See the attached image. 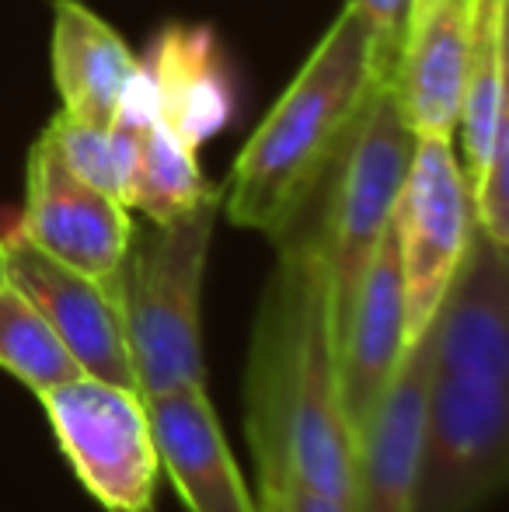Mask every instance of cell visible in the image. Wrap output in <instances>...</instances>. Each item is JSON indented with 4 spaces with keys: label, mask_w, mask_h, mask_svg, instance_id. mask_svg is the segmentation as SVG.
<instances>
[{
    "label": "cell",
    "mask_w": 509,
    "mask_h": 512,
    "mask_svg": "<svg viewBox=\"0 0 509 512\" xmlns=\"http://www.w3.org/2000/svg\"><path fill=\"white\" fill-rule=\"evenodd\" d=\"M276 269L258 300L245 366V436L258 485L286 481L353 499L356 436L339 387V307L311 199L276 237Z\"/></svg>",
    "instance_id": "1"
},
{
    "label": "cell",
    "mask_w": 509,
    "mask_h": 512,
    "mask_svg": "<svg viewBox=\"0 0 509 512\" xmlns=\"http://www.w3.org/2000/svg\"><path fill=\"white\" fill-rule=\"evenodd\" d=\"M426 335L419 512H478L509 474V258L471 230Z\"/></svg>",
    "instance_id": "2"
},
{
    "label": "cell",
    "mask_w": 509,
    "mask_h": 512,
    "mask_svg": "<svg viewBox=\"0 0 509 512\" xmlns=\"http://www.w3.org/2000/svg\"><path fill=\"white\" fill-rule=\"evenodd\" d=\"M377 84L384 77L374 28L353 4H342L290 88L241 147L220 189L227 220L276 237L335 161Z\"/></svg>",
    "instance_id": "3"
},
{
    "label": "cell",
    "mask_w": 509,
    "mask_h": 512,
    "mask_svg": "<svg viewBox=\"0 0 509 512\" xmlns=\"http://www.w3.org/2000/svg\"><path fill=\"white\" fill-rule=\"evenodd\" d=\"M220 192L171 223L129 237L119 276V310L140 394L206 387L203 276Z\"/></svg>",
    "instance_id": "4"
},
{
    "label": "cell",
    "mask_w": 509,
    "mask_h": 512,
    "mask_svg": "<svg viewBox=\"0 0 509 512\" xmlns=\"http://www.w3.org/2000/svg\"><path fill=\"white\" fill-rule=\"evenodd\" d=\"M412 150L415 133L401 119L391 88L377 84L360 122L307 196L325 234L339 317L391 223Z\"/></svg>",
    "instance_id": "5"
},
{
    "label": "cell",
    "mask_w": 509,
    "mask_h": 512,
    "mask_svg": "<svg viewBox=\"0 0 509 512\" xmlns=\"http://www.w3.org/2000/svg\"><path fill=\"white\" fill-rule=\"evenodd\" d=\"M39 401L56 446L98 506L105 512H154L161 460L140 391L81 373L39 394Z\"/></svg>",
    "instance_id": "6"
},
{
    "label": "cell",
    "mask_w": 509,
    "mask_h": 512,
    "mask_svg": "<svg viewBox=\"0 0 509 512\" xmlns=\"http://www.w3.org/2000/svg\"><path fill=\"white\" fill-rule=\"evenodd\" d=\"M475 230L471 185L450 136H415L408 175L394 203L408 338L429 328Z\"/></svg>",
    "instance_id": "7"
},
{
    "label": "cell",
    "mask_w": 509,
    "mask_h": 512,
    "mask_svg": "<svg viewBox=\"0 0 509 512\" xmlns=\"http://www.w3.org/2000/svg\"><path fill=\"white\" fill-rule=\"evenodd\" d=\"M18 230L42 255L95 279L119 300V276L133 237L129 206L81 182L46 133H39L28 150L25 213Z\"/></svg>",
    "instance_id": "8"
},
{
    "label": "cell",
    "mask_w": 509,
    "mask_h": 512,
    "mask_svg": "<svg viewBox=\"0 0 509 512\" xmlns=\"http://www.w3.org/2000/svg\"><path fill=\"white\" fill-rule=\"evenodd\" d=\"M4 248L7 283L46 317L81 373L140 391L119 300L95 279L42 255L18 227L4 237Z\"/></svg>",
    "instance_id": "9"
},
{
    "label": "cell",
    "mask_w": 509,
    "mask_h": 512,
    "mask_svg": "<svg viewBox=\"0 0 509 512\" xmlns=\"http://www.w3.org/2000/svg\"><path fill=\"white\" fill-rule=\"evenodd\" d=\"M335 345H339L342 408H346L356 436L381 405L387 387L394 384L401 363H405L408 349H412L394 216L387 223L381 244L370 255L346 310H342Z\"/></svg>",
    "instance_id": "10"
},
{
    "label": "cell",
    "mask_w": 509,
    "mask_h": 512,
    "mask_svg": "<svg viewBox=\"0 0 509 512\" xmlns=\"http://www.w3.org/2000/svg\"><path fill=\"white\" fill-rule=\"evenodd\" d=\"M478 0H408L391 98L415 136L457 133Z\"/></svg>",
    "instance_id": "11"
},
{
    "label": "cell",
    "mask_w": 509,
    "mask_h": 512,
    "mask_svg": "<svg viewBox=\"0 0 509 512\" xmlns=\"http://www.w3.org/2000/svg\"><path fill=\"white\" fill-rule=\"evenodd\" d=\"M150 432H154L161 471L171 478L189 512H255L241 467L206 387L147 394Z\"/></svg>",
    "instance_id": "12"
},
{
    "label": "cell",
    "mask_w": 509,
    "mask_h": 512,
    "mask_svg": "<svg viewBox=\"0 0 509 512\" xmlns=\"http://www.w3.org/2000/svg\"><path fill=\"white\" fill-rule=\"evenodd\" d=\"M422 398H426V335L408 349L394 384L370 422L356 432L353 512H419Z\"/></svg>",
    "instance_id": "13"
},
{
    "label": "cell",
    "mask_w": 509,
    "mask_h": 512,
    "mask_svg": "<svg viewBox=\"0 0 509 512\" xmlns=\"http://www.w3.org/2000/svg\"><path fill=\"white\" fill-rule=\"evenodd\" d=\"M140 67L157 88L161 122L189 147L213 140L234 115V84L210 25H164Z\"/></svg>",
    "instance_id": "14"
},
{
    "label": "cell",
    "mask_w": 509,
    "mask_h": 512,
    "mask_svg": "<svg viewBox=\"0 0 509 512\" xmlns=\"http://www.w3.org/2000/svg\"><path fill=\"white\" fill-rule=\"evenodd\" d=\"M53 7V81L63 112L109 129L140 60L81 0H56Z\"/></svg>",
    "instance_id": "15"
},
{
    "label": "cell",
    "mask_w": 509,
    "mask_h": 512,
    "mask_svg": "<svg viewBox=\"0 0 509 512\" xmlns=\"http://www.w3.org/2000/svg\"><path fill=\"white\" fill-rule=\"evenodd\" d=\"M461 164L468 185L482 178L499 150H509L506 108V0H478L471 56L461 84Z\"/></svg>",
    "instance_id": "16"
},
{
    "label": "cell",
    "mask_w": 509,
    "mask_h": 512,
    "mask_svg": "<svg viewBox=\"0 0 509 512\" xmlns=\"http://www.w3.org/2000/svg\"><path fill=\"white\" fill-rule=\"evenodd\" d=\"M217 192L199 168L196 147L178 140L161 119L140 129L123 199L129 209L147 216V223H171Z\"/></svg>",
    "instance_id": "17"
},
{
    "label": "cell",
    "mask_w": 509,
    "mask_h": 512,
    "mask_svg": "<svg viewBox=\"0 0 509 512\" xmlns=\"http://www.w3.org/2000/svg\"><path fill=\"white\" fill-rule=\"evenodd\" d=\"M0 366L35 398L81 377V366L74 363L60 335L11 283L0 290Z\"/></svg>",
    "instance_id": "18"
},
{
    "label": "cell",
    "mask_w": 509,
    "mask_h": 512,
    "mask_svg": "<svg viewBox=\"0 0 509 512\" xmlns=\"http://www.w3.org/2000/svg\"><path fill=\"white\" fill-rule=\"evenodd\" d=\"M42 133L53 140L56 154L63 157L70 171H74L81 182L95 185V189L109 192L123 203V192H119V171H116V157H112V143H109V129L91 126V122H81L74 115L60 112L53 115Z\"/></svg>",
    "instance_id": "19"
},
{
    "label": "cell",
    "mask_w": 509,
    "mask_h": 512,
    "mask_svg": "<svg viewBox=\"0 0 509 512\" xmlns=\"http://www.w3.org/2000/svg\"><path fill=\"white\" fill-rule=\"evenodd\" d=\"M353 4L363 18L374 28L377 42V67H381L384 84H391L394 60H398V39H401V21H405L408 0H346Z\"/></svg>",
    "instance_id": "20"
},
{
    "label": "cell",
    "mask_w": 509,
    "mask_h": 512,
    "mask_svg": "<svg viewBox=\"0 0 509 512\" xmlns=\"http://www.w3.org/2000/svg\"><path fill=\"white\" fill-rule=\"evenodd\" d=\"M255 512H353L349 502L332 499V495L311 492V488L286 485V481H269L258 485Z\"/></svg>",
    "instance_id": "21"
},
{
    "label": "cell",
    "mask_w": 509,
    "mask_h": 512,
    "mask_svg": "<svg viewBox=\"0 0 509 512\" xmlns=\"http://www.w3.org/2000/svg\"><path fill=\"white\" fill-rule=\"evenodd\" d=\"M7 286V248H4V237H0V290Z\"/></svg>",
    "instance_id": "22"
},
{
    "label": "cell",
    "mask_w": 509,
    "mask_h": 512,
    "mask_svg": "<svg viewBox=\"0 0 509 512\" xmlns=\"http://www.w3.org/2000/svg\"><path fill=\"white\" fill-rule=\"evenodd\" d=\"M49 4H56V0H49Z\"/></svg>",
    "instance_id": "23"
}]
</instances>
